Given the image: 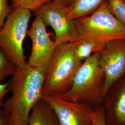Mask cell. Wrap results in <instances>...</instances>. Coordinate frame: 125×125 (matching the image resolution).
<instances>
[{
  "instance_id": "obj_1",
  "label": "cell",
  "mask_w": 125,
  "mask_h": 125,
  "mask_svg": "<svg viewBox=\"0 0 125 125\" xmlns=\"http://www.w3.org/2000/svg\"><path fill=\"white\" fill-rule=\"evenodd\" d=\"M45 76L27 62L16 67L8 86L12 95L3 105L10 125H28L32 108L42 98Z\"/></svg>"
},
{
  "instance_id": "obj_2",
  "label": "cell",
  "mask_w": 125,
  "mask_h": 125,
  "mask_svg": "<svg viewBox=\"0 0 125 125\" xmlns=\"http://www.w3.org/2000/svg\"><path fill=\"white\" fill-rule=\"evenodd\" d=\"M82 62L76 57L72 42L58 45L45 73L42 96L60 97L65 94Z\"/></svg>"
},
{
  "instance_id": "obj_3",
  "label": "cell",
  "mask_w": 125,
  "mask_h": 125,
  "mask_svg": "<svg viewBox=\"0 0 125 125\" xmlns=\"http://www.w3.org/2000/svg\"><path fill=\"white\" fill-rule=\"evenodd\" d=\"M100 52L83 62L71 89L60 97L68 101L85 103L93 107L103 103L105 75L99 63Z\"/></svg>"
},
{
  "instance_id": "obj_4",
  "label": "cell",
  "mask_w": 125,
  "mask_h": 125,
  "mask_svg": "<svg viewBox=\"0 0 125 125\" xmlns=\"http://www.w3.org/2000/svg\"><path fill=\"white\" fill-rule=\"evenodd\" d=\"M78 38L107 43L125 40V25L119 21L109 10L106 0L89 15L75 20Z\"/></svg>"
},
{
  "instance_id": "obj_5",
  "label": "cell",
  "mask_w": 125,
  "mask_h": 125,
  "mask_svg": "<svg viewBox=\"0 0 125 125\" xmlns=\"http://www.w3.org/2000/svg\"><path fill=\"white\" fill-rule=\"evenodd\" d=\"M31 16L30 10L13 8L0 30V49L16 67L26 62L23 43Z\"/></svg>"
},
{
  "instance_id": "obj_6",
  "label": "cell",
  "mask_w": 125,
  "mask_h": 125,
  "mask_svg": "<svg viewBox=\"0 0 125 125\" xmlns=\"http://www.w3.org/2000/svg\"><path fill=\"white\" fill-rule=\"evenodd\" d=\"M67 6L57 0L52 1L32 11L39 17L46 26L51 27L55 33L56 44L73 42L78 38V32L75 20L68 15Z\"/></svg>"
},
{
  "instance_id": "obj_7",
  "label": "cell",
  "mask_w": 125,
  "mask_h": 125,
  "mask_svg": "<svg viewBox=\"0 0 125 125\" xmlns=\"http://www.w3.org/2000/svg\"><path fill=\"white\" fill-rule=\"evenodd\" d=\"M46 26L39 17L35 16L27 35L32 42L31 52L27 63L45 74L57 45L52 40Z\"/></svg>"
},
{
  "instance_id": "obj_8",
  "label": "cell",
  "mask_w": 125,
  "mask_h": 125,
  "mask_svg": "<svg viewBox=\"0 0 125 125\" xmlns=\"http://www.w3.org/2000/svg\"><path fill=\"white\" fill-rule=\"evenodd\" d=\"M99 63L105 77L103 86V100L117 82L125 75V40L108 42L100 52Z\"/></svg>"
},
{
  "instance_id": "obj_9",
  "label": "cell",
  "mask_w": 125,
  "mask_h": 125,
  "mask_svg": "<svg viewBox=\"0 0 125 125\" xmlns=\"http://www.w3.org/2000/svg\"><path fill=\"white\" fill-rule=\"evenodd\" d=\"M53 108L60 125H93L95 109L85 103L68 101L60 97L42 96Z\"/></svg>"
},
{
  "instance_id": "obj_10",
  "label": "cell",
  "mask_w": 125,
  "mask_h": 125,
  "mask_svg": "<svg viewBox=\"0 0 125 125\" xmlns=\"http://www.w3.org/2000/svg\"><path fill=\"white\" fill-rule=\"evenodd\" d=\"M115 84L103 101L106 124L125 125V78Z\"/></svg>"
},
{
  "instance_id": "obj_11",
  "label": "cell",
  "mask_w": 125,
  "mask_h": 125,
  "mask_svg": "<svg viewBox=\"0 0 125 125\" xmlns=\"http://www.w3.org/2000/svg\"><path fill=\"white\" fill-rule=\"evenodd\" d=\"M28 125H60L53 108L43 97L31 109Z\"/></svg>"
},
{
  "instance_id": "obj_12",
  "label": "cell",
  "mask_w": 125,
  "mask_h": 125,
  "mask_svg": "<svg viewBox=\"0 0 125 125\" xmlns=\"http://www.w3.org/2000/svg\"><path fill=\"white\" fill-rule=\"evenodd\" d=\"M106 0H74L67 8V13L72 19L89 15L94 13Z\"/></svg>"
},
{
  "instance_id": "obj_13",
  "label": "cell",
  "mask_w": 125,
  "mask_h": 125,
  "mask_svg": "<svg viewBox=\"0 0 125 125\" xmlns=\"http://www.w3.org/2000/svg\"><path fill=\"white\" fill-rule=\"evenodd\" d=\"M72 43L76 57L82 62L94 53L102 51L106 44L88 39H80Z\"/></svg>"
},
{
  "instance_id": "obj_14",
  "label": "cell",
  "mask_w": 125,
  "mask_h": 125,
  "mask_svg": "<svg viewBox=\"0 0 125 125\" xmlns=\"http://www.w3.org/2000/svg\"><path fill=\"white\" fill-rule=\"evenodd\" d=\"M109 10L120 22L125 25V2L123 0H106Z\"/></svg>"
},
{
  "instance_id": "obj_15",
  "label": "cell",
  "mask_w": 125,
  "mask_h": 125,
  "mask_svg": "<svg viewBox=\"0 0 125 125\" xmlns=\"http://www.w3.org/2000/svg\"><path fill=\"white\" fill-rule=\"evenodd\" d=\"M15 69L16 66L0 49V82H2L7 76H12Z\"/></svg>"
},
{
  "instance_id": "obj_16",
  "label": "cell",
  "mask_w": 125,
  "mask_h": 125,
  "mask_svg": "<svg viewBox=\"0 0 125 125\" xmlns=\"http://www.w3.org/2000/svg\"><path fill=\"white\" fill-rule=\"evenodd\" d=\"M52 0H11L13 8H21L33 11Z\"/></svg>"
},
{
  "instance_id": "obj_17",
  "label": "cell",
  "mask_w": 125,
  "mask_h": 125,
  "mask_svg": "<svg viewBox=\"0 0 125 125\" xmlns=\"http://www.w3.org/2000/svg\"><path fill=\"white\" fill-rule=\"evenodd\" d=\"M13 9L9 4L8 0H0V30Z\"/></svg>"
},
{
  "instance_id": "obj_18",
  "label": "cell",
  "mask_w": 125,
  "mask_h": 125,
  "mask_svg": "<svg viewBox=\"0 0 125 125\" xmlns=\"http://www.w3.org/2000/svg\"><path fill=\"white\" fill-rule=\"evenodd\" d=\"M93 125H107L103 106L98 107L95 109Z\"/></svg>"
},
{
  "instance_id": "obj_19",
  "label": "cell",
  "mask_w": 125,
  "mask_h": 125,
  "mask_svg": "<svg viewBox=\"0 0 125 125\" xmlns=\"http://www.w3.org/2000/svg\"><path fill=\"white\" fill-rule=\"evenodd\" d=\"M9 81L5 83H0V115L3 113V99L5 96L9 91L8 88Z\"/></svg>"
},
{
  "instance_id": "obj_20",
  "label": "cell",
  "mask_w": 125,
  "mask_h": 125,
  "mask_svg": "<svg viewBox=\"0 0 125 125\" xmlns=\"http://www.w3.org/2000/svg\"><path fill=\"white\" fill-rule=\"evenodd\" d=\"M0 125H10L8 116L4 111L0 115Z\"/></svg>"
},
{
  "instance_id": "obj_21",
  "label": "cell",
  "mask_w": 125,
  "mask_h": 125,
  "mask_svg": "<svg viewBox=\"0 0 125 125\" xmlns=\"http://www.w3.org/2000/svg\"><path fill=\"white\" fill-rule=\"evenodd\" d=\"M59 0L61 2H62L67 7L71 4L74 1V0Z\"/></svg>"
},
{
  "instance_id": "obj_22",
  "label": "cell",
  "mask_w": 125,
  "mask_h": 125,
  "mask_svg": "<svg viewBox=\"0 0 125 125\" xmlns=\"http://www.w3.org/2000/svg\"><path fill=\"white\" fill-rule=\"evenodd\" d=\"M123 0V1H124L125 2V0Z\"/></svg>"
},
{
  "instance_id": "obj_23",
  "label": "cell",
  "mask_w": 125,
  "mask_h": 125,
  "mask_svg": "<svg viewBox=\"0 0 125 125\" xmlns=\"http://www.w3.org/2000/svg\"><path fill=\"white\" fill-rule=\"evenodd\" d=\"M124 78H125V76H124Z\"/></svg>"
}]
</instances>
